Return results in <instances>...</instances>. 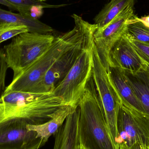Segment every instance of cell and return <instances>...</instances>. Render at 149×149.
Instances as JSON below:
<instances>
[{
	"label": "cell",
	"mask_w": 149,
	"mask_h": 149,
	"mask_svg": "<svg viewBox=\"0 0 149 149\" xmlns=\"http://www.w3.org/2000/svg\"><path fill=\"white\" fill-rule=\"evenodd\" d=\"M64 106L52 93H4L0 97V123L19 119L31 125H39L49 120Z\"/></svg>",
	"instance_id": "6da1fadb"
},
{
	"label": "cell",
	"mask_w": 149,
	"mask_h": 149,
	"mask_svg": "<svg viewBox=\"0 0 149 149\" xmlns=\"http://www.w3.org/2000/svg\"><path fill=\"white\" fill-rule=\"evenodd\" d=\"M72 17L74 22L73 29L55 37L49 48L21 75L13 79L3 93L13 91L29 93L41 81L58 58L81 39L91 24L75 14Z\"/></svg>",
	"instance_id": "7a4b0ae2"
},
{
	"label": "cell",
	"mask_w": 149,
	"mask_h": 149,
	"mask_svg": "<svg viewBox=\"0 0 149 149\" xmlns=\"http://www.w3.org/2000/svg\"><path fill=\"white\" fill-rule=\"evenodd\" d=\"M80 144L86 149H117L92 76L79 106Z\"/></svg>",
	"instance_id": "3957f363"
},
{
	"label": "cell",
	"mask_w": 149,
	"mask_h": 149,
	"mask_svg": "<svg viewBox=\"0 0 149 149\" xmlns=\"http://www.w3.org/2000/svg\"><path fill=\"white\" fill-rule=\"evenodd\" d=\"M55 37L51 34L24 32L4 46V59L13 71V79L21 75L49 48Z\"/></svg>",
	"instance_id": "277c9868"
},
{
	"label": "cell",
	"mask_w": 149,
	"mask_h": 149,
	"mask_svg": "<svg viewBox=\"0 0 149 149\" xmlns=\"http://www.w3.org/2000/svg\"><path fill=\"white\" fill-rule=\"evenodd\" d=\"M94 44L93 39L82 51L68 74L52 92L65 105L74 109L79 107L87 84L92 76Z\"/></svg>",
	"instance_id": "5b68a950"
},
{
	"label": "cell",
	"mask_w": 149,
	"mask_h": 149,
	"mask_svg": "<svg viewBox=\"0 0 149 149\" xmlns=\"http://www.w3.org/2000/svg\"><path fill=\"white\" fill-rule=\"evenodd\" d=\"M117 149L128 148L136 143L149 147V116L122 104L117 120Z\"/></svg>",
	"instance_id": "8992f818"
},
{
	"label": "cell",
	"mask_w": 149,
	"mask_h": 149,
	"mask_svg": "<svg viewBox=\"0 0 149 149\" xmlns=\"http://www.w3.org/2000/svg\"><path fill=\"white\" fill-rule=\"evenodd\" d=\"M97 29L96 24H91L81 39L58 58L41 81L29 93H52L69 73L82 51L93 39L94 33Z\"/></svg>",
	"instance_id": "52a82bcc"
},
{
	"label": "cell",
	"mask_w": 149,
	"mask_h": 149,
	"mask_svg": "<svg viewBox=\"0 0 149 149\" xmlns=\"http://www.w3.org/2000/svg\"><path fill=\"white\" fill-rule=\"evenodd\" d=\"M93 54L92 76L105 113L109 131L115 143L117 135V116L122 103L109 81L107 70L101 60L94 44Z\"/></svg>",
	"instance_id": "ba28073f"
},
{
	"label": "cell",
	"mask_w": 149,
	"mask_h": 149,
	"mask_svg": "<svg viewBox=\"0 0 149 149\" xmlns=\"http://www.w3.org/2000/svg\"><path fill=\"white\" fill-rule=\"evenodd\" d=\"M134 6H130L116 16L93 35L94 43L101 60L107 70L110 66L109 53L115 44L125 33L129 21L134 15Z\"/></svg>",
	"instance_id": "9c48e42d"
},
{
	"label": "cell",
	"mask_w": 149,
	"mask_h": 149,
	"mask_svg": "<svg viewBox=\"0 0 149 149\" xmlns=\"http://www.w3.org/2000/svg\"><path fill=\"white\" fill-rule=\"evenodd\" d=\"M22 119H14L0 123V149H39L44 146L37 133L27 128Z\"/></svg>",
	"instance_id": "30bf717a"
},
{
	"label": "cell",
	"mask_w": 149,
	"mask_h": 149,
	"mask_svg": "<svg viewBox=\"0 0 149 149\" xmlns=\"http://www.w3.org/2000/svg\"><path fill=\"white\" fill-rule=\"evenodd\" d=\"M109 57V67H117L125 71L136 72L146 64L133 48L126 32L111 49Z\"/></svg>",
	"instance_id": "8fae6325"
},
{
	"label": "cell",
	"mask_w": 149,
	"mask_h": 149,
	"mask_svg": "<svg viewBox=\"0 0 149 149\" xmlns=\"http://www.w3.org/2000/svg\"><path fill=\"white\" fill-rule=\"evenodd\" d=\"M107 72L109 81L122 104L145 113L141 102L131 88L124 72L120 68L112 66L109 68Z\"/></svg>",
	"instance_id": "7c38bea8"
},
{
	"label": "cell",
	"mask_w": 149,
	"mask_h": 149,
	"mask_svg": "<svg viewBox=\"0 0 149 149\" xmlns=\"http://www.w3.org/2000/svg\"><path fill=\"white\" fill-rule=\"evenodd\" d=\"M79 107L66 118L63 126L54 135L53 149H80L79 137Z\"/></svg>",
	"instance_id": "4fadbf2b"
},
{
	"label": "cell",
	"mask_w": 149,
	"mask_h": 149,
	"mask_svg": "<svg viewBox=\"0 0 149 149\" xmlns=\"http://www.w3.org/2000/svg\"><path fill=\"white\" fill-rule=\"evenodd\" d=\"M123 71L145 113L149 116V65L145 64L142 69L136 72Z\"/></svg>",
	"instance_id": "5bb4252c"
},
{
	"label": "cell",
	"mask_w": 149,
	"mask_h": 149,
	"mask_svg": "<svg viewBox=\"0 0 149 149\" xmlns=\"http://www.w3.org/2000/svg\"><path fill=\"white\" fill-rule=\"evenodd\" d=\"M75 109L70 106L65 105L58 110L52 118L48 121L39 125L28 124L27 128L29 130L35 131L37 137L41 138L45 145L49 137L57 132L67 117Z\"/></svg>",
	"instance_id": "9a60e30c"
},
{
	"label": "cell",
	"mask_w": 149,
	"mask_h": 149,
	"mask_svg": "<svg viewBox=\"0 0 149 149\" xmlns=\"http://www.w3.org/2000/svg\"><path fill=\"white\" fill-rule=\"evenodd\" d=\"M2 24L24 25L28 28L29 32L39 34H51L54 29L38 19L24 16L19 14L7 11L0 8V24Z\"/></svg>",
	"instance_id": "2e32d148"
},
{
	"label": "cell",
	"mask_w": 149,
	"mask_h": 149,
	"mask_svg": "<svg viewBox=\"0 0 149 149\" xmlns=\"http://www.w3.org/2000/svg\"><path fill=\"white\" fill-rule=\"evenodd\" d=\"M135 0H111L95 16L94 24L97 29L102 28L128 7L134 6Z\"/></svg>",
	"instance_id": "e0dca14e"
},
{
	"label": "cell",
	"mask_w": 149,
	"mask_h": 149,
	"mask_svg": "<svg viewBox=\"0 0 149 149\" xmlns=\"http://www.w3.org/2000/svg\"><path fill=\"white\" fill-rule=\"evenodd\" d=\"M130 19L125 31L128 36L131 39L149 45V28L140 22H130Z\"/></svg>",
	"instance_id": "ac0fdd59"
},
{
	"label": "cell",
	"mask_w": 149,
	"mask_h": 149,
	"mask_svg": "<svg viewBox=\"0 0 149 149\" xmlns=\"http://www.w3.org/2000/svg\"><path fill=\"white\" fill-rule=\"evenodd\" d=\"M29 32L28 28L24 25L18 24H0V45L13 38L17 35Z\"/></svg>",
	"instance_id": "d6986e66"
},
{
	"label": "cell",
	"mask_w": 149,
	"mask_h": 149,
	"mask_svg": "<svg viewBox=\"0 0 149 149\" xmlns=\"http://www.w3.org/2000/svg\"><path fill=\"white\" fill-rule=\"evenodd\" d=\"M11 4L16 11L24 16L29 17V11L31 7L35 5H46L47 3L38 0H6Z\"/></svg>",
	"instance_id": "ffe728a7"
},
{
	"label": "cell",
	"mask_w": 149,
	"mask_h": 149,
	"mask_svg": "<svg viewBox=\"0 0 149 149\" xmlns=\"http://www.w3.org/2000/svg\"><path fill=\"white\" fill-rule=\"evenodd\" d=\"M129 38L133 48L139 56L146 64L149 65V45L131 39L130 38Z\"/></svg>",
	"instance_id": "44dd1931"
},
{
	"label": "cell",
	"mask_w": 149,
	"mask_h": 149,
	"mask_svg": "<svg viewBox=\"0 0 149 149\" xmlns=\"http://www.w3.org/2000/svg\"><path fill=\"white\" fill-rule=\"evenodd\" d=\"M8 69L4 59L3 50L2 49L0 48V97L6 88L5 79Z\"/></svg>",
	"instance_id": "7402d4cb"
},
{
	"label": "cell",
	"mask_w": 149,
	"mask_h": 149,
	"mask_svg": "<svg viewBox=\"0 0 149 149\" xmlns=\"http://www.w3.org/2000/svg\"><path fill=\"white\" fill-rule=\"evenodd\" d=\"M130 22H140L146 27L149 28V15L144 16L139 18V17L136 15L130 19Z\"/></svg>",
	"instance_id": "603a6c76"
},
{
	"label": "cell",
	"mask_w": 149,
	"mask_h": 149,
	"mask_svg": "<svg viewBox=\"0 0 149 149\" xmlns=\"http://www.w3.org/2000/svg\"><path fill=\"white\" fill-rule=\"evenodd\" d=\"M124 149H149V147L139 144V143H136L132 145L131 147L128 148Z\"/></svg>",
	"instance_id": "cb8c5ba5"
},
{
	"label": "cell",
	"mask_w": 149,
	"mask_h": 149,
	"mask_svg": "<svg viewBox=\"0 0 149 149\" xmlns=\"http://www.w3.org/2000/svg\"><path fill=\"white\" fill-rule=\"evenodd\" d=\"M0 4L5 5L11 10H15L14 7L11 4H10L9 3H8L6 0H0Z\"/></svg>",
	"instance_id": "d4e9b609"
},
{
	"label": "cell",
	"mask_w": 149,
	"mask_h": 149,
	"mask_svg": "<svg viewBox=\"0 0 149 149\" xmlns=\"http://www.w3.org/2000/svg\"><path fill=\"white\" fill-rule=\"evenodd\" d=\"M80 149H86V148H85V147H83V146H82V145H81L80 144Z\"/></svg>",
	"instance_id": "484cf974"
},
{
	"label": "cell",
	"mask_w": 149,
	"mask_h": 149,
	"mask_svg": "<svg viewBox=\"0 0 149 149\" xmlns=\"http://www.w3.org/2000/svg\"><path fill=\"white\" fill-rule=\"evenodd\" d=\"M38 1H40L41 2H44L45 1H47V0H38Z\"/></svg>",
	"instance_id": "4316f807"
}]
</instances>
